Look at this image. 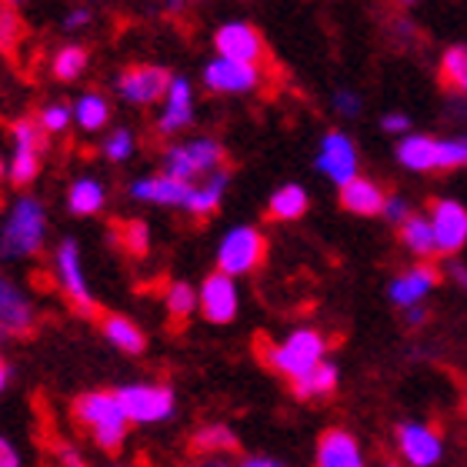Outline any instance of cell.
I'll use <instances>...</instances> for the list:
<instances>
[{"label": "cell", "instance_id": "1", "mask_svg": "<svg viewBox=\"0 0 467 467\" xmlns=\"http://www.w3.org/2000/svg\"><path fill=\"white\" fill-rule=\"evenodd\" d=\"M70 414L80 428L88 431L90 441L98 444L100 451L117 454L124 448L127 428H130V418H127L124 404L117 398V390H88L80 394L74 404H70Z\"/></svg>", "mask_w": 467, "mask_h": 467}, {"label": "cell", "instance_id": "2", "mask_svg": "<svg viewBox=\"0 0 467 467\" xmlns=\"http://www.w3.org/2000/svg\"><path fill=\"white\" fill-rule=\"evenodd\" d=\"M47 241V211L34 194H20L0 224V257L4 261H24L40 254Z\"/></svg>", "mask_w": 467, "mask_h": 467}, {"label": "cell", "instance_id": "3", "mask_svg": "<svg viewBox=\"0 0 467 467\" xmlns=\"http://www.w3.org/2000/svg\"><path fill=\"white\" fill-rule=\"evenodd\" d=\"M261 360L274 374H281L287 380H297L304 374H311L317 364H324V350H327V341H324L321 331L314 327H297L284 337L281 344H267L261 341Z\"/></svg>", "mask_w": 467, "mask_h": 467}, {"label": "cell", "instance_id": "4", "mask_svg": "<svg viewBox=\"0 0 467 467\" xmlns=\"http://www.w3.org/2000/svg\"><path fill=\"white\" fill-rule=\"evenodd\" d=\"M50 134L40 127L37 117H17L10 124V161H7V177L10 184L27 187L37 181L44 154H47Z\"/></svg>", "mask_w": 467, "mask_h": 467}, {"label": "cell", "instance_id": "5", "mask_svg": "<svg viewBox=\"0 0 467 467\" xmlns=\"http://www.w3.org/2000/svg\"><path fill=\"white\" fill-rule=\"evenodd\" d=\"M224 147L217 144L214 137H194V140H177L164 150V174L184 181V184H197L204 177L224 171Z\"/></svg>", "mask_w": 467, "mask_h": 467}, {"label": "cell", "instance_id": "6", "mask_svg": "<svg viewBox=\"0 0 467 467\" xmlns=\"http://www.w3.org/2000/svg\"><path fill=\"white\" fill-rule=\"evenodd\" d=\"M54 274H57V284L64 297H67L70 311H78L80 317H100V307L94 301V291H90V281L84 274V257H80V244L74 237H64V241L54 247Z\"/></svg>", "mask_w": 467, "mask_h": 467}, {"label": "cell", "instance_id": "7", "mask_svg": "<svg viewBox=\"0 0 467 467\" xmlns=\"http://www.w3.org/2000/svg\"><path fill=\"white\" fill-rule=\"evenodd\" d=\"M174 84V74L157 64H130L114 78L117 98L134 108H150V104H164L167 90Z\"/></svg>", "mask_w": 467, "mask_h": 467}, {"label": "cell", "instance_id": "8", "mask_svg": "<svg viewBox=\"0 0 467 467\" xmlns=\"http://www.w3.org/2000/svg\"><path fill=\"white\" fill-rule=\"evenodd\" d=\"M267 257V237L257 227L241 224L224 234V241L217 247V271L241 277V274H254Z\"/></svg>", "mask_w": 467, "mask_h": 467}, {"label": "cell", "instance_id": "9", "mask_svg": "<svg viewBox=\"0 0 467 467\" xmlns=\"http://www.w3.org/2000/svg\"><path fill=\"white\" fill-rule=\"evenodd\" d=\"M117 398L124 404L130 424H161L177 408L174 390L167 384H124L117 388Z\"/></svg>", "mask_w": 467, "mask_h": 467}, {"label": "cell", "instance_id": "10", "mask_svg": "<svg viewBox=\"0 0 467 467\" xmlns=\"http://www.w3.org/2000/svg\"><path fill=\"white\" fill-rule=\"evenodd\" d=\"M214 50H217V57L241 60V64H257V67L267 60L264 34L254 27V24H247V20H231L224 27H217Z\"/></svg>", "mask_w": 467, "mask_h": 467}, {"label": "cell", "instance_id": "11", "mask_svg": "<svg viewBox=\"0 0 467 467\" xmlns=\"http://www.w3.org/2000/svg\"><path fill=\"white\" fill-rule=\"evenodd\" d=\"M264 84V70L257 64L214 57L204 67V88L211 94H254Z\"/></svg>", "mask_w": 467, "mask_h": 467}, {"label": "cell", "instance_id": "12", "mask_svg": "<svg viewBox=\"0 0 467 467\" xmlns=\"http://www.w3.org/2000/svg\"><path fill=\"white\" fill-rule=\"evenodd\" d=\"M197 294H201V314H204L207 324H231L237 317L241 297H237V284H234L231 274H207L204 284L197 287Z\"/></svg>", "mask_w": 467, "mask_h": 467}, {"label": "cell", "instance_id": "13", "mask_svg": "<svg viewBox=\"0 0 467 467\" xmlns=\"http://www.w3.org/2000/svg\"><path fill=\"white\" fill-rule=\"evenodd\" d=\"M317 171L324 177H331L334 184H348L358 177V147L350 144V137L341 134V130H331V134H324L321 140V150H317Z\"/></svg>", "mask_w": 467, "mask_h": 467}, {"label": "cell", "instance_id": "14", "mask_svg": "<svg viewBox=\"0 0 467 467\" xmlns=\"http://www.w3.org/2000/svg\"><path fill=\"white\" fill-rule=\"evenodd\" d=\"M398 448L410 467H434L444 454V441L434 428L420 420H404L398 428Z\"/></svg>", "mask_w": 467, "mask_h": 467}, {"label": "cell", "instance_id": "15", "mask_svg": "<svg viewBox=\"0 0 467 467\" xmlns=\"http://www.w3.org/2000/svg\"><path fill=\"white\" fill-rule=\"evenodd\" d=\"M191 191L194 184H184V181H177L171 174H147V177H137L134 184L127 187V194L134 197L137 204H157V207H187L191 201Z\"/></svg>", "mask_w": 467, "mask_h": 467}, {"label": "cell", "instance_id": "16", "mask_svg": "<svg viewBox=\"0 0 467 467\" xmlns=\"http://www.w3.org/2000/svg\"><path fill=\"white\" fill-rule=\"evenodd\" d=\"M37 324V311L17 284L10 281L7 274H0V327L10 334V337H27Z\"/></svg>", "mask_w": 467, "mask_h": 467}, {"label": "cell", "instance_id": "17", "mask_svg": "<svg viewBox=\"0 0 467 467\" xmlns=\"http://www.w3.org/2000/svg\"><path fill=\"white\" fill-rule=\"evenodd\" d=\"M314 467H368L360 441L344 428H327L317 438L314 451Z\"/></svg>", "mask_w": 467, "mask_h": 467}, {"label": "cell", "instance_id": "18", "mask_svg": "<svg viewBox=\"0 0 467 467\" xmlns=\"http://www.w3.org/2000/svg\"><path fill=\"white\" fill-rule=\"evenodd\" d=\"M431 227L438 237V254H458L467 244V207L458 201H434Z\"/></svg>", "mask_w": 467, "mask_h": 467}, {"label": "cell", "instance_id": "19", "mask_svg": "<svg viewBox=\"0 0 467 467\" xmlns=\"http://www.w3.org/2000/svg\"><path fill=\"white\" fill-rule=\"evenodd\" d=\"M194 124V88L187 78H174L164 98V108L157 114V134L174 137Z\"/></svg>", "mask_w": 467, "mask_h": 467}, {"label": "cell", "instance_id": "20", "mask_svg": "<svg viewBox=\"0 0 467 467\" xmlns=\"http://www.w3.org/2000/svg\"><path fill=\"white\" fill-rule=\"evenodd\" d=\"M441 284V271L434 267V264H418V267H410L408 274H400V277H394L388 287V297L398 307H418L424 297H428L434 287Z\"/></svg>", "mask_w": 467, "mask_h": 467}, {"label": "cell", "instance_id": "21", "mask_svg": "<svg viewBox=\"0 0 467 467\" xmlns=\"http://www.w3.org/2000/svg\"><path fill=\"white\" fill-rule=\"evenodd\" d=\"M384 204H388L384 191L374 181H368V177L358 174L354 181H348L341 187V207L354 217H378L384 214Z\"/></svg>", "mask_w": 467, "mask_h": 467}, {"label": "cell", "instance_id": "22", "mask_svg": "<svg viewBox=\"0 0 467 467\" xmlns=\"http://www.w3.org/2000/svg\"><path fill=\"white\" fill-rule=\"evenodd\" d=\"M100 334H104V341L110 348H117L120 354H130V358L147 350L144 331L130 317H124V314H100Z\"/></svg>", "mask_w": 467, "mask_h": 467}, {"label": "cell", "instance_id": "23", "mask_svg": "<svg viewBox=\"0 0 467 467\" xmlns=\"http://www.w3.org/2000/svg\"><path fill=\"white\" fill-rule=\"evenodd\" d=\"M438 147H441V137L410 134L398 144V161L408 171L428 174V171H438Z\"/></svg>", "mask_w": 467, "mask_h": 467}, {"label": "cell", "instance_id": "24", "mask_svg": "<svg viewBox=\"0 0 467 467\" xmlns=\"http://www.w3.org/2000/svg\"><path fill=\"white\" fill-rule=\"evenodd\" d=\"M227 181H231V171H217V174L204 177V181H197L194 191H191V201H187V214L194 217H211L221 207L224 201V191H227Z\"/></svg>", "mask_w": 467, "mask_h": 467}, {"label": "cell", "instance_id": "25", "mask_svg": "<svg viewBox=\"0 0 467 467\" xmlns=\"http://www.w3.org/2000/svg\"><path fill=\"white\" fill-rule=\"evenodd\" d=\"M307 207H311V197H307L304 187L284 184L281 191H274L271 201H267V221L287 224V221H297V217L307 214Z\"/></svg>", "mask_w": 467, "mask_h": 467}, {"label": "cell", "instance_id": "26", "mask_svg": "<svg viewBox=\"0 0 467 467\" xmlns=\"http://www.w3.org/2000/svg\"><path fill=\"white\" fill-rule=\"evenodd\" d=\"M108 201V191L98 177H78L74 184L67 187V211L78 217H94L100 214V207Z\"/></svg>", "mask_w": 467, "mask_h": 467}, {"label": "cell", "instance_id": "27", "mask_svg": "<svg viewBox=\"0 0 467 467\" xmlns=\"http://www.w3.org/2000/svg\"><path fill=\"white\" fill-rule=\"evenodd\" d=\"M337 368L334 364H317L311 374H304V378L291 380V390L297 400H317V398H331L334 390H337Z\"/></svg>", "mask_w": 467, "mask_h": 467}, {"label": "cell", "instance_id": "28", "mask_svg": "<svg viewBox=\"0 0 467 467\" xmlns=\"http://www.w3.org/2000/svg\"><path fill=\"white\" fill-rule=\"evenodd\" d=\"M400 244H404L414 257H420V261H431V257L438 254L434 227H431V221H424V217H418V214H410L408 221L400 224Z\"/></svg>", "mask_w": 467, "mask_h": 467}, {"label": "cell", "instance_id": "29", "mask_svg": "<svg viewBox=\"0 0 467 467\" xmlns=\"http://www.w3.org/2000/svg\"><path fill=\"white\" fill-rule=\"evenodd\" d=\"M438 84L448 94H467V47L464 44H454V47L444 50V57L438 64Z\"/></svg>", "mask_w": 467, "mask_h": 467}, {"label": "cell", "instance_id": "30", "mask_svg": "<svg viewBox=\"0 0 467 467\" xmlns=\"http://www.w3.org/2000/svg\"><path fill=\"white\" fill-rule=\"evenodd\" d=\"M74 120H78L80 130H100V127H108L110 120V100L100 94V90H84L78 100H74Z\"/></svg>", "mask_w": 467, "mask_h": 467}, {"label": "cell", "instance_id": "31", "mask_svg": "<svg viewBox=\"0 0 467 467\" xmlns=\"http://www.w3.org/2000/svg\"><path fill=\"white\" fill-rule=\"evenodd\" d=\"M164 304H167V314H171V321H174V324H187L191 317H194V311H201V294H197L187 281H174L171 287H167Z\"/></svg>", "mask_w": 467, "mask_h": 467}, {"label": "cell", "instance_id": "32", "mask_svg": "<svg viewBox=\"0 0 467 467\" xmlns=\"http://www.w3.org/2000/svg\"><path fill=\"white\" fill-rule=\"evenodd\" d=\"M191 448L197 454H207V458H221L227 451H237V438H234V431L227 424H207V428H201L194 434Z\"/></svg>", "mask_w": 467, "mask_h": 467}, {"label": "cell", "instance_id": "33", "mask_svg": "<svg viewBox=\"0 0 467 467\" xmlns=\"http://www.w3.org/2000/svg\"><path fill=\"white\" fill-rule=\"evenodd\" d=\"M88 47L84 44H64V47L54 54L50 60V70H54V78L57 80H78L84 70H88Z\"/></svg>", "mask_w": 467, "mask_h": 467}, {"label": "cell", "instance_id": "34", "mask_svg": "<svg viewBox=\"0 0 467 467\" xmlns=\"http://www.w3.org/2000/svg\"><path fill=\"white\" fill-rule=\"evenodd\" d=\"M24 40V20H20L17 7L0 0V54H14Z\"/></svg>", "mask_w": 467, "mask_h": 467}, {"label": "cell", "instance_id": "35", "mask_svg": "<svg viewBox=\"0 0 467 467\" xmlns=\"http://www.w3.org/2000/svg\"><path fill=\"white\" fill-rule=\"evenodd\" d=\"M117 244L134 257H144L150 251V231L144 221H120L117 224Z\"/></svg>", "mask_w": 467, "mask_h": 467}, {"label": "cell", "instance_id": "36", "mask_svg": "<svg viewBox=\"0 0 467 467\" xmlns=\"http://www.w3.org/2000/svg\"><path fill=\"white\" fill-rule=\"evenodd\" d=\"M37 120H40V127H44L50 137L64 134V130L74 124V108L60 104V100H50V104H44V108L37 110Z\"/></svg>", "mask_w": 467, "mask_h": 467}, {"label": "cell", "instance_id": "37", "mask_svg": "<svg viewBox=\"0 0 467 467\" xmlns=\"http://www.w3.org/2000/svg\"><path fill=\"white\" fill-rule=\"evenodd\" d=\"M467 167V134L464 137H441L438 147V171H458Z\"/></svg>", "mask_w": 467, "mask_h": 467}, {"label": "cell", "instance_id": "38", "mask_svg": "<svg viewBox=\"0 0 467 467\" xmlns=\"http://www.w3.org/2000/svg\"><path fill=\"white\" fill-rule=\"evenodd\" d=\"M134 134L127 130V127H117V130H110L108 137H104V144H100V150H104V157L108 161H114V164H124L127 157L134 154Z\"/></svg>", "mask_w": 467, "mask_h": 467}, {"label": "cell", "instance_id": "39", "mask_svg": "<svg viewBox=\"0 0 467 467\" xmlns=\"http://www.w3.org/2000/svg\"><path fill=\"white\" fill-rule=\"evenodd\" d=\"M410 217V207L404 197H388V204H384V221L394 227H400L404 221Z\"/></svg>", "mask_w": 467, "mask_h": 467}, {"label": "cell", "instance_id": "40", "mask_svg": "<svg viewBox=\"0 0 467 467\" xmlns=\"http://www.w3.org/2000/svg\"><path fill=\"white\" fill-rule=\"evenodd\" d=\"M360 108H364V104H360V98L354 90H337V94H334V110L341 117H358Z\"/></svg>", "mask_w": 467, "mask_h": 467}, {"label": "cell", "instance_id": "41", "mask_svg": "<svg viewBox=\"0 0 467 467\" xmlns=\"http://www.w3.org/2000/svg\"><path fill=\"white\" fill-rule=\"evenodd\" d=\"M54 458H57L60 467H88L84 454H80L74 444H57V448H54Z\"/></svg>", "mask_w": 467, "mask_h": 467}, {"label": "cell", "instance_id": "42", "mask_svg": "<svg viewBox=\"0 0 467 467\" xmlns=\"http://www.w3.org/2000/svg\"><path fill=\"white\" fill-rule=\"evenodd\" d=\"M90 24V7L88 4H78L64 14V30H84Z\"/></svg>", "mask_w": 467, "mask_h": 467}, {"label": "cell", "instance_id": "43", "mask_svg": "<svg viewBox=\"0 0 467 467\" xmlns=\"http://www.w3.org/2000/svg\"><path fill=\"white\" fill-rule=\"evenodd\" d=\"M380 127L388 134H400V130H410V117L408 114H384L380 117Z\"/></svg>", "mask_w": 467, "mask_h": 467}, {"label": "cell", "instance_id": "44", "mask_svg": "<svg viewBox=\"0 0 467 467\" xmlns=\"http://www.w3.org/2000/svg\"><path fill=\"white\" fill-rule=\"evenodd\" d=\"M0 467H20L17 448H14L7 438H0Z\"/></svg>", "mask_w": 467, "mask_h": 467}, {"label": "cell", "instance_id": "45", "mask_svg": "<svg viewBox=\"0 0 467 467\" xmlns=\"http://www.w3.org/2000/svg\"><path fill=\"white\" fill-rule=\"evenodd\" d=\"M237 467H287V464H281V461H274V458H261V454H257V458H244Z\"/></svg>", "mask_w": 467, "mask_h": 467}, {"label": "cell", "instance_id": "46", "mask_svg": "<svg viewBox=\"0 0 467 467\" xmlns=\"http://www.w3.org/2000/svg\"><path fill=\"white\" fill-rule=\"evenodd\" d=\"M424 317H428V311H424V307H408V317H404V321L410 324V327H420V324H424Z\"/></svg>", "mask_w": 467, "mask_h": 467}, {"label": "cell", "instance_id": "47", "mask_svg": "<svg viewBox=\"0 0 467 467\" xmlns=\"http://www.w3.org/2000/svg\"><path fill=\"white\" fill-rule=\"evenodd\" d=\"M451 277H454V281H458L461 287L467 291V267H464V264H451Z\"/></svg>", "mask_w": 467, "mask_h": 467}, {"label": "cell", "instance_id": "48", "mask_svg": "<svg viewBox=\"0 0 467 467\" xmlns=\"http://www.w3.org/2000/svg\"><path fill=\"white\" fill-rule=\"evenodd\" d=\"M7 380H10V368H7V360L0 358V394L7 390Z\"/></svg>", "mask_w": 467, "mask_h": 467}, {"label": "cell", "instance_id": "49", "mask_svg": "<svg viewBox=\"0 0 467 467\" xmlns=\"http://www.w3.org/2000/svg\"><path fill=\"white\" fill-rule=\"evenodd\" d=\"M184 4H187V0H167V7H171V10H177V7H184Z\"/></svg>", "mask_w": 467, "mask_h": 467}, {"label": "cell", "instance_id": "50", "mask_svg": "<svg viewBox=\"0 0 467 467\" xmlns=\"http://www.w3.org/2000/svg\"><path fill=\"white\" fill-rule=\"evenodd\" d=\"M4 177H7V161L0 157V181H4Z\"/></svg>", "mask_w": 467, "mask_h": 467}, {"label": "cell", "instance_id": "51", "mask_svg": "<svg viewBox=\"0 0 467 467\" xmlns=\"http://www.w3.org/2000/svg\"><path fill=\"white\" fill-rule=\"evenodd\" d=\"M0 341H10V334L4 331V327H0Z\"/></svg>", "mask_w": 467, "mask_h": 467}, {"label": "cell", "instance_id": "52", "mask_svg": "<svg viewBox=\"0 0 467 467\" xmlns=\"http://www.w3.org/2000/svg\"><path fill=\"white\" fill-rule=\"evenodd\" d=\"M7 4H14V7H17V4H24V0H7Z\"/></svg>", "mask_w": 467, "mask_h": 467}, {"label": "cell", "instance_id": "53", "mask_svg": "<svg viewBox=\"0 0 467 467\" xmlns=\"http://www.w3.org/2000/svg\"><path fill=\"white\" fill-rule=\"evenodd\" d=\"M400 4H414V0H400Z\"/></svg>", "mask_w": 467, "mask_h": 467}, {"label": "cell", "instance_id": "54", "mask_svg": "<svg viewBox=\"0 0 467 467\" xmlns=\"http://www.w3.org/2000/svg\"><path fill=\"white\" fill-rule=\"evenodd\" d=\"M384 467H400V464H384Z\"/></svg>", "mask_w": 467, "mask_h": 467}]
</instances>
